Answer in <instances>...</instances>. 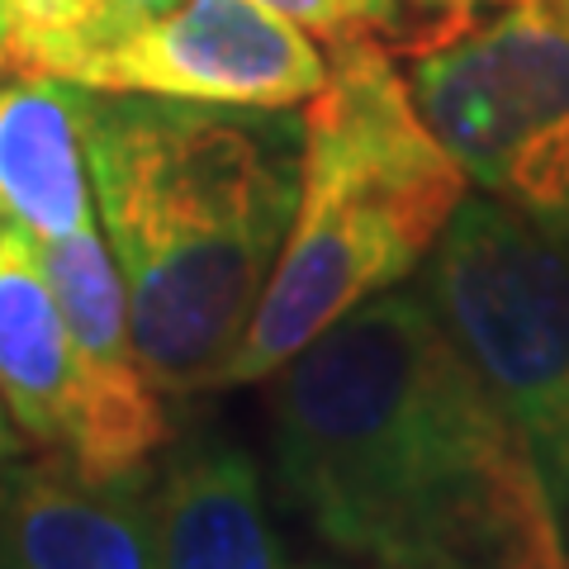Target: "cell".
I'll use <instances>...</instances> for the list:
<instances>
[{"label":"cell","mask_w":569,"mask_h":569,"mask_svg":"<svg viewBox=\"0 0 569 569\" xmlns=\"http://www.w3.org/2000/svg\"><path fill=\"white\" fill-rule=\"evenodd\" d=\"M96 213L162 399L223 385L299 204L305 123L157 96L86 91Z\"/></svg>","instance_id":"cell-2"},{"label":"cell","mask_w":569,"mask_h":569,"mask_svg":"<svg viewBox=\"0 0 569 569\" xmlns=\"http://www.w3.org/2000/svg\"><path fill=\"white\" fill-rule=\"evenodd\" d=\"M418 114L485 194L569 223V10L503 0L493 20L413 58Z\"/></svg>","instance_id":"cell-5"},{"label":"cell","mask_w":569,"mask_h":569,"mask_svg":"<svg viewBox=\"0 0 569 569\" xmlns=\"http://www.w3.org/2000/svg\"><path fill=\"white\" fill-rule=\"evenodd\" d=\"M86 86L48 71H0V219L33 242L96 223V190L81 142Z\"/></svg>","instance_id":"cell-9"},{"label":"cell","mask_w":569,"mask_h":569,"mask_svg":"<svg viewBox=\"0 0 569 569\" xmlns=\"http://www.w3.org/2000/svg\"><path fill=\"white\" fill-rule=\"evenodd\" d=\"M0 399L24 447H67L71 399H77L71 332L43 271L39 242L6 219H0Z\"/></svg>","instance_id":"cell-11"},{"label":"cell","mask_w":569,"mask_h":569,"mask_svg":"<svg viewBox=\"0 0 569 569\" xmlns=\"http://www.w3.org/2000/svg\"><path fill=\"white\" fill-rule=\"evenodd\" d=\"M20 451H24V437H20V427L10 422L6 399H0V475H6L14 460H20Z\"/></svg>","instance_id":"cell-13"},{"label":"cell","mask_w":569,"mask_h":569,"mask_svg":"<svg viewBox=\"0 0 569 569\" xmlns=\"http://www.w3.org/2000/svg\"><path fill=\"white\" fill-rule=\"evenodd\" d=\"M560 6H565V10H569V0H560Z\"/></svg>","instance_id":"cell-15"},{"label":"cell","mask_w":569,"mask_h":569,"mask_svg":"<svg viewBox=\"0 0 569 569\" xmlns=\"http://www.w3.org/2000/svg\"><path fill=\"white\" fill-rule=\"evenodd\" d=\"M71 81L110 96L295 110L328 81V58L309 29L261 0H176L91 52Z\"/></svg>","instance_id":"cell-6"},{"label":"cell","mask_w":569,"mask_h":569,"mask_svg":"<svg viewBox=\"0 0 569 569\" xmlns=\"http://www.w3.org/2000/svg\"><path fill=\"white\" fill-rule=\"evenodd\" d=\"M422 295L527 441L569 546V223L460 200Z\"/></svg>","instance_id":"cell-4"},{"label":"cell","mask_w":569,"mask_h":569,"mask_svg":"<svg viewBox=\"0 0 569 569\" xmlns=\"http://www.w3.org/2000/svg\"><path fill=\"white\" fill-rule=\"evenodd\" d=\"M39 257L62 305L77 361V399L62 456L77 460L86 475H129L152 466V451L167 441V408L138 356L129 290L114 252L91 223L71 238L39 242Z\"/></svg>","instance_id":"cell-7"},{"label":"cell","mask_w":569,"mask_h":569,"mask_svg":"<svg viewBox=\"0 0 569 569\" xmlns=\"http://www.w3.org/2000/svg\"><path fill=\"white\" fill-rule=\"evenodd\" d=\"M0 569H157L152 466L86 475L62 451L0 475Z\"/></svg>","instance_id":"cell-8"},{"label":"cell","mask_w":569,"mask_h":569,"mask_svg":"<svg viewBox=\"0 0 569 569\" xmlns=\"http://www.w3.org/2000/svg\"><path fill=\"white\" fill-rule=\"evenodd\" d=\"M129 6H133L138 14H157V10H171L176 0H129Z\"/></svg>","instance_id":"cell-14"},{"label":"cell","mask_w":569,"mask_h":569,"mask_svg":"<svg viewBox=\"0 0 569 569\" xmlns=\"http://www.w3.org/2000/svg\"><path fill=\"white\" fill-rule=\"evenodd\" d=\"M261 6L280 10L328 48L370 43L389 58H422L475 29L485 10L503 0H261Z\"/></svg>","instance_id":"cell-12"},{"label":"cell","mask_w":569,"mask_h":569,"mask_svg":"<svg viewBox=\"0 0 569 569\" xmlns=\"http://www.w3.org/2000/svg\"><path fill=\"white\" fill-rule=\"evenodd\" d=\"M309 569H323V565H309Z\"/></svg>","instance_id":"cell-16"},{"label":"cell","mask_w":569,"mask_h":569,"mask_svg":"<svg viewBox=\"0 0 569 569\" xmlns=\"http://www.w3.org/2000/svg\"><path fill=\"white\" fill-rule=\"evenodd\" d=\"M157 569H284L257 460L238 441H181L152 479Z\"/></svg>","instance_id":"cell-10"},{"label":"cell","mask_w":569,"mask_h":569,"mask_svg":"<svg viewBox=\"0 0 569 569\" xmlns=\"http://www.w3.org/2000/svg\"><path fill=\"white\" fill-rule=\"evenodd\" d=\"M290 508L376 569H569L541 470L422 290H385L271 376Z\"/></svg>","instance_id":"cell-1"},{"label":"cell","mask_w":569,"mask_h":569,"mask_svg":"<svg viewBox=\"0 0 569 569\" xmlns=\"http://www.w3.org/2000/svg\"><path fill=\"white\" fill-rule=\"evenodd\" d=\"M299 123V204L219 389L271 380L337 318L413 276L470 186L385 48L337 43Z\"/></svg>","instance_id":"cell-3"}]
</instances>
